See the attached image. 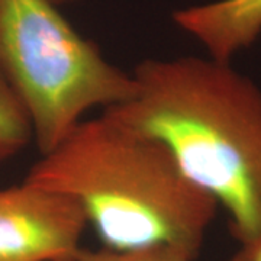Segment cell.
<instances>
[{
	"instance_id": "obj_5",
	"label": "cell",
	"mask_w": 261,
	"mask_h": 261,
	"mask_svg": "<svg viewBox=\"0 0 261 261\" xmlns=\"http://www.w3.org/2000/svg\"><path fill=\"white\" fill-rule=\"evenodd\" d=\"M173 20L196 38L209 57L231 61L261 35V0H214L176 10Z\"/></svg>"
},
{
	"instance_id": "obj_6",
	"label": "cell",
	"mask_w": 261,
	"mask_h": 261,
	"mask_svg": "<svg viewBox=\"0 0 261 261\" xmlns=\"http://www.w3.org/2000/svg\"><path fill=\"white\" fill-rule=\"evenodd\" d=\"M32 138L28 111L0 68V163L19 154Z\"/></svg>"
},
{
	"instance_id": "obj_3",
	"label": "cell",
	"mask_w": 261,
	"mask_h": 261,
	"mask_svg": "<svg viewBox=\"0 0 261 261\" xmlns=\"http://www.w3.org/2000/svg\"><path fill=\"white\" fill-rule=\"evenodd\" d=\"M0 68L28 111L41 155L87 111L125 102L137 87L51 0H0Z\"/></svg>"
},
{
	"instance_id": "obj_4",
	"label": "cell",
	"mask_w": 261,
	"mask_h": 261,
	"mask_svg": "<svg viewBox=\"0 0 261 261\" xmlns=\"http://www.w3.org/2000/svg\"><path fill=\"white\" fill-rule=\"evenodd\" d=\"M87 224L64 192L28 180L0 189V261H74Z\"/></svg>"
},
{
	"instance_id": "obj_9",
	"label": "cell",
	"mask_w": 261,
	"mask_h": 261,
	"mask_svg": "<svg viewBox=\"0 0 261 261\" xmlns=\"http://www.w3.org/2000/svg\"><path fill=\"white\" fill-rule=\"evenodd\" d=\"M51 2L57 6H61V5H67V3H74L77 0H51Z\"/></svg>"
},
{
	"instance_id": "obj_8",
	"label": "cell",
	"mask_w": 261,
	"mask_h": 261,
	"mask_svg": "<svg viewBox=\"0 0 261 261\" xmlns=\"http://www.w3.org/2000/svg\"><path fill=\"white\" fill-rule=\"evenodd\" d=\"M229 261H261V233L240 244L238 251Z\"/></svg>"
},
{
	"instance_id": "obj_1",
	"label": "cell",
	"mask_w": 261,
	"mask_h": 261,
	"mask_svg": "<svg viewBox=\"0 0 261 261\" xmlns=\"http://www.w3.org/2000/svg\"><path fill=\"white\" fill-rule=\"evenodd\" d=\"M135 93L103 109L167 145L196 186L229 218L238 243L261 233V89L231 61L148 58L135 67Z\"/></svg>"
},
{
	"instance_id": "obj_7",
	"label": "cell",
	"mask_w": 261,
	"mask_h": 261,
	"mask_svg": "<svg viewBox=\"0 0 261 261\" xmlns=\"http://www.w3.org/2000/svg\"><path fill=\"white\" fill-rule=\"evenodd\" d=\"M74 261H195L192 255L171 247H148L135 250H83Z\"/></svg>"
},
{
	"instance_id": "obj_2",
	"label": "cell",
	"mask_w": 261,
	"mask_h": 261,
	"mask_svg": "<svg viewBox=\"0 0 261 261\" xmlns=\"http://www.w3.org/2000/svg\"><path fill=\"white\" fill-rule=\"evenodd\" d=\"M25 180L74 197L111 250L171 247L196 258L218 209L164 142L103 113L79 122Z\"/></svg>"
}]
</instances>
